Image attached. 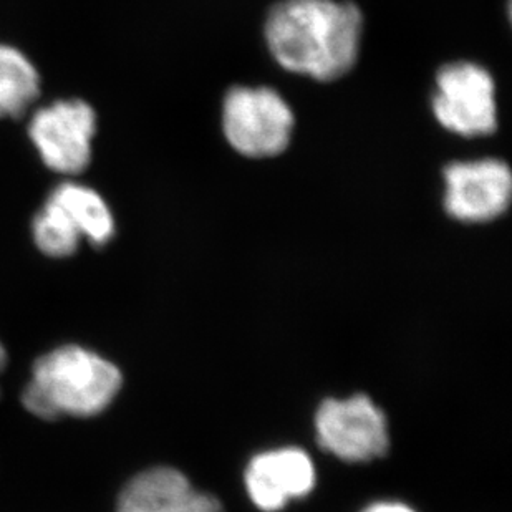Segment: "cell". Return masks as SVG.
Wrapping results in <instances>:
<instances>
[{
    "label": "cell",
    "mask_w": 512,
    "mask_h": 512,
    "mask_svg": "<svg viewBox=\"0 0 512 512\" xmlns=\"http://www.w3.org/2000/svg\"><path fill=\"white\" fill-rule=\"evenodd\" d=\"M362 34V10L337 0H282L264 25L276 62L319 82L339 80L352 70Z\"/></svg>",
    "instance_id": "obj_1"
},
{
    "label": "cell",
    "mask_w": 512,
    "mask_h": 512,
    "mask_svg": "<svg viewBox=\"0 0 512 512\" xmlns=\"http://www.w3.org/2000/svg\"><path fill=\"white\" fill-rule=\"evenodd\" d=\"M121 385L123 377L115 363L88 348L63 345L35 362L22 403L42 420L90 418L112 405Z\"/></svg>",
    "instance_id": "obj_2"
},
{
    "label": "cell",
    "mask_w": 512,
    "mask_h": 512,
    "mask_svg": "<svg viewBox=\"0 0 512 512\" xmlns=\"http://www.w3.org/2000/svg\"><path fill=\"white\" fill-rule=\"evenodd\" d=\"M294 125L292 108L274 88L232 87L224 97V136L239 155H281L289 146Z\"/></svg>",
    "instance_id": "obj_3"
},
{
    "label": "cell",
    "mask_w": 512,
    "mask_h": 512,
    "mask_svg": "<svg viewBox=\"0 0 512 512\" xmlns=\"http://www.w3.org/2000/svg\"><path fill=\"white\" fill-rule=\"evenodd\" d=\"M431 108L445 130L464 136H488L498 128L496 83L478 63H446L436 73Z\"/></svg>",
    "instance_id": "obj_4"
},
{
    "label": "cell",
    "mask_w": 512,
    "mask_h": 512,
    "mask_svg": "<svg viewBox=\"0 0 512 512\" xmlns=\"http://www.w3.org/2000/svg\"><path fill=\"white\" fill-rule=\"evenodd\" d=\"M317 438L325 451L348 463H367L390 446L387 418L367 395L325 400L315 415Z\"/></svg>",
    "instance_id": "obj_5"
},
{
    "label": "cell",
    "mask_w": 512,
    "mask_h": 512,
    "mask_svg": "<svg viewBox=\"0 0 512 512\" xmlns=\"http://www.w3.org/2000/svg\"><path fill=\"white\" fill-rule=\"evenodd\" d=\"M445 209L461 223H489L511 204L509 166L496 158L455 161L445 166Z\"/></svg>",
    "instance_id": "obj_6"
},
{
    "label": "cell",
    "mask_w": 512,
    "mask_h": 512,
    "mask_svg": "<svg viewBox=\"0 0 512 512\" xmlns=\"http://www.w3.org/2000/svg\"><path fill=\"white\" fill-rule=\"evenodd\" d=\"M97 130L95 112L82 100L42 108L30 121L29 133L45 165L55 173H82L92 158Z\"/></svg>",
    "instance_id": "obj_7"
},
{
    "label": "cell",
    "mask_w": 512,
    "mask_h": 512,
    "mask_svg": "<svg viewBox=\"0 0 512 512\" xmlns=\"http://www.w3.org/2000/svg\"><path fill=\"white\" fill-rule=\"evenodd\" d=\"M246 488L261 511H281L292 499L305 498L314 491V463L299 448L267 451L247 466Z\"/></svg>",
    "instance_id": "obj_8"
},
{
    "label": "cell",
    "mask_w": 512,
    "mask_h": 512,
    "mask_svg": "<svg viewBox=\"0 0 512 512\" xmlns=\"http://www.w3.org/2000/svg\"><path fill=\"white\" fill-rule=\"evenodd\" d=\"M116 512H223L218 498L193 488L178 469L153 468L126 484Z\"/></svg>",
    "instance_id": "obj_9"
},
{
    "label": "cell",
    "mask_w": 512,
    "mask_h": 512,
    "mask_svg": "<svg viewBox=\"0 0 512 512\" xmlns=\"http://www.w3.org/2000/svg\"><path fill=\"white\" fill-rule=\"evenodd\" d=\"M82 239L103 247L115 236V219L102 196L77 183H63L49 196Z\"/></svg>",
    "instance_id": "obj_10"
},
{
    "label": "cell",
    "mask_w": 512,
    "mask_h": 512,
    "mask_svg": "<svg viewBox=\"0 0 512 512\" xmlns=\"http://www.w3.org/2000/svg\"><path fill=\"white\" fill-rule=\"evenodd\" d=\"M39 73L19 50L0 45V118L19 116L39 97Z\"/></svg>",
    "instance_id": "obj_11"
},
{
    "label": "cell",
    "mask_w": 512,
    "mask_h": 512,
    "mask_svg": "<svg viewBox=\"0 0 512 512\" xmlns=\"http://www.w3.org/2000/svg\"><path fill=\"white\" fill-rule=\"evenodd\" d=\"M34 241L45 256L68 257L77 252L82 237L62 211L47 199L34 219Z\"/></svg>",
    "instance_id": "obj_12"
},
{
    "label": "cell",
    "mask_w": 512,
    "mask_h": 512,
    "mask_svg": "<svg viewBox=\"0 0 512 512\" xmlns=\"http://www.w3.org/2000/svg\"><path fill=\"white\" fill-rule=\"evenodd\" d=\"M362 512H416L408 504L398 503V501H378L370 504Z\"/></svg>",
    "instance_id": "obj_13"
},
{
    "label": "cell",
    "mask_w": 512,
    "mask_h": 512,
    "mask_svg": "<svg viewBox=\"0 0 512 512\" xmlns=\"http://www.w3.org/2000/svg\"><path fill=\"white\" fill-rule=\"evenodd\" d=\"M5 365H7V352H5V348L0 343V373L4 372Z\"/></svg>",
    "instance_id": "obj_14"
}]
</instances>
